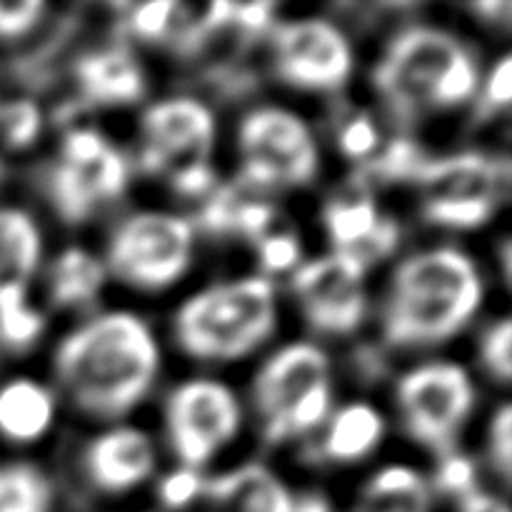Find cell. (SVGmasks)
<instances>
[{
    "label": "cell",
    "mask_w": 512,
    "mask_h": 512,
    "mask_svg": "<svg viewBox=\"0 0 512 512\" xmlns=\"http://www.w3.org/2000/svg\"><path fill=\"white\" fill-rule=\"evenodd\" d=\"M195 260V225L170 210H135L113 228L105 270L143 293L168 290Z\"/></svg>",
    "instance_id": "obj_10"
},
{
    "label": "cell",
    "mask_w": 512,
    "mask_h": 512,
    "mask_svg": "<svg viewBox=\"0 0 512 512\" xmlns=\"http://www.w3.org/2000/svg\"><path fill=\"white\" fill-rule=\"evenodd\" d=\"M458 512H510V508L503 498L478 488L475 493L458 500Z\"/></svg>",
    "instance_id": "obj_38"
},
{
    "label": "cell",
    "mask_w": 512,
    "mask_h": 512,
    "mask_svg": "<svg viewBox=\"0 0 512 512\" xmlns=\"http://www.w3.org/2000/svg\"><path fill=\"white\" fill-rule=\"evenodd\" d=\"M0 180H3V165H0Z\"/></svg>",
    "instance_id": "obj_42"
},
{
    "label": "cell",
    "mask_w": 512,
    "mask_h": 512,
    "mask_svg": "<svg viewBox=\"0 0 512 512\" xmlns=\"http://www.w3.org/2000/svg\"><path fill=\"white\" fill-rule=\"evenodd\" d=\"M512 323L510 318H498L480 338V363L485 373L500 385H508L512 378Z\"/></svg>",
    "instance_id": "obj_34"
},
{
    "label": "cell",
    "mask_w": 512,
    "mask_h": 512,
    "mask_svg": "<svg viewBox=\"0 0 512 512\" xmlns=\"http://www.w3.org/2000/svg\"><path fill=\"white\" fill-rule=\"evenodd\" d=\"M293 512H333L330 508L328 500L323 495H295V503H293Z\"/></svg>",
    "instance_id": "obj_40"
},
{
    "label": "cell",
    "mask_w": 512,
    "mask_h": 512,
    "mask_svg": "<svg viewBox=\"0 0 512 512\" xmlns=\"http://www.w3.org/2000/svg\"><path fill=\"white\" fill-rule=\"evenodd\" d=\"M485 303V278L473 255L455 245H433L398 263L380 313L383 343L423 350L463 333Z\"/></svg>",
    "instance_id": "obj_2"
},
{
    "label": "cell",
    "mask_w": 512,
    "mask_h": 512,
    "mask_svg": "<svg viewBox=\"0 0 512 512\" xmlns=\"http://www.w3.org/2000/svg\"><path fill=\"white\" fill-rule=\"evenodd\" d=\"M273 73L300 93L333 95L350 83L355 70V48L335 20L308 18L278 20L270 30Z\"/></svg>",
    "instance_id": "obj_13"
},
{
    "label": "cell",
    "mask_w": 512,
    "mask_h": 512,
    "mask_svg": "<svg viewBox=\"0 0 512 512\" xmlns=\"http://www.w3.org/2000/svg\"><path fill=\"white\" fill-rule=\"evenodd\" d=\"M118 25L123 35L145 45L195 55L203 48L200 10L180 0H150V3L118 5Z\"/></svg>",
    "instance_id": "obj_18"
},
{
    "label": "cell",
    "mask_w": 512,
    "mask_h": 512,
    "mask_svg": "<svg viewBox=\"0 0 512 512\" xmlns=\"http://www.w3.org/2000/svg\"><path fill=\"white\" fill-rule=\"evenodd\" d=\"M415 185L425 223L470 233L488 225L508 198L510 160L485 150L430 155Z\"/></svg>",
    "instance_id": "obj_8"
},
{
    "label": "cell",
    "mask_w": 512,
    "mask_h": 512,
    "mask_svg": "<svg viewBox=\"0 0 512 512\" xmlns=\"http://www.w3.org/2000/svg\"><path fill=\"white\" fill-rule=\"evenodd\" d=\"M483 73L468 40L445 25L410 23L385 43L370 73L375 98L400 128L473 103Z\"/></svg>",
    "instance_id": "obj_3"
},
{
    "label": "cell",
    "mask_w": 512,
    "mask_h": 512,
    "mask_svg": "<svg viewBox=\"0 0 512 512\" xmlns=\"http://www.w3.org/2000/svg\"><path fill=\"white\" fill-rule=\"evenodd\" d=\"M70 75L75 103L85 108H128L148 93L143 63L125 40H110L75 55Z\"/></svg>",
    "instance_id": "obj_16"
},
{
    "label": "cell",
    "mask_w": 512,
    "mask_h": 512,
    "mask_svg": "<svg viewBox=\"0 0 512 512\" xmlns=\"http://www.w3.org/2000/svg\"><path fill=\"white\" fill-rule=\"evenodd\" d=\"M278 323L280 305L273 280L240 275L188 295L173 315V338L190 358L235 363L263 348Z\"/></svg>",
    "instance_id": "obj_4"
},
{
    "label": "cell",
    "mask_w": 512,
    "mask_h": 512,
    "mask_svg": "<svg viewBox=\"0 0 512 512\" xmlns=\"http://www.w3.org/2000/svg\"><path fill=\"white\" fill-rule=\"evenodd\" d=\"M488 460L500 483L508 485L512 475V410L510 403H500L488 423Z\"/></svg>",
    "instance_id": "obj_35"
},
{
    "label": "cell",
    "mask_w": 512,
    "mask_h": 512,
    "mask_svg": "<svg viewBox=\"0 0 512 512\" xmlns=\"http://www.w3.org/2000/svg\"><path fill=\"white\" fill-rule=\"evenodd\" d=\"M108 283L103 260L90 250L70 245L53 258L48 273V298L60 310L90 308Z\"/></svg>",
    "instance_id": "obj_24"
},
{
    "label": "cell",
    "mask_w": 512,
    "mask_h": 512,
    "mask_svg": "<svg viewBox=\"0 0 512 512\" xmlns=\"http://www.w3.org/2000/svg\"><path fill=\"white\" fill-rule=\"evenodd\" d=\"M43 230L33 213L0 208V290L25 288L43 263Z\"/></svg>",
    "instance_id": "obj_23"
},
{
    "label": "cell",
    "mask_w": 512,
    "mask_h": 512,
    "mask_svg": "<svg viewBox=\"0 0 512 512\" xmlns=\"http://www.w3.org/2000/svg\"><path fill=\"white\" fill-rule=\"evenodd\" d=\"M430 488L438 493L450 495V498H465V495L478 490V465L470 455L460 453L458 448L450 453L440 455L438 465H435L433 478L428 480Z\"/></svg>",
    "instance_id": "obj_33"
},
{
    "label": "cell",
    "mask_w": 512,
    "mask_h": 512,
    "mask_svg": "<svg viewBox=\"0 0 512 512\" xmlns=\"http://www.w3.org/2000/svg\"><path fill=\"white\" fill-rule=\"evenodd\" d=\"M45 115L38 100L13 98L0 103V145L10 153L33 148L43 135Z\"/></svg>",
    "instance_id": "obj_29"
},
{
    "label": "cell",
    "mask_w": 512,
    "mask_h": 512,
    "mask_svg": "<svg viewBox=\"0 0 512 512\" xmlns=\"http://www.w3.org/2000/svg\"><path fill=\"white\" fill-rule=\"evenodd\" d=\"M253 245L263 275L270 280H273V275L293 273L303 263V245H300L298 235L290 233V230L273 228L263 238L255 240Z\"/></svg>",
    "instance_id": "obj_32"
},
{
    "label": "cell",
    "mask_w": 512,
    "mask_h": 512,
    "mask_svg": "<svg viewBox=\"0 0 512 512\" xmlns=\"http://www.w3.org/2000/svg\"><path fill=\"white\" fill-rule=\"evenodd\" d=\"M45 330V315L30 305L25 288L0 290V345L10 353L30 350Z\"/></svg>",
    "instance_id": "obj_28"
},
{
    "label": "cell",
    "mask_w": 512,
    "mask_h": 512,
    "mask_svg": "<svg viewBox=\"0 0 512 512\" xmlns=\"http://www.w3.org/2000/svg\"><path fill=\"white\" fill-rule=\"evenodd\" d=\"M58 398L35 378H10L0 385V438L13 445H35L53 430Z\"/></svg>",
    "instance_id": "obj_22"
},
{
    "label": "cell",
    "mask_w": 512,
    "mask_h": 512,
    "mask_svg": "<svg viewBox=\"0 0 512 512\" xmlns=\"http://www.w3.org/2000/svg\"><path fill=\"white\" fill-rule=\"evenodd\" d=\"M430 153L423 148V143L413 138V135H395V138L383 140L378 153L373 155L370 163L358 168L355 180L363 185L368 183H383V185H400L410 183L415 185L420 170L428 163Z\"/></svg>",
    "instance_id": "obj_26"
},
{
    "label": "cell",
    "mask_w": 512,
    "mask_h": 512,
    "mask_svg": "<svg viewBox=\"0 0 512 512\" xmlns=\"http://www.w3.org/2000/svg\"><path fill=\"white\" fill-rule=\"evenodd\" d=\"M158 453L145 430L135 425H115L90 438L85 445L80 468L85 480L105 495H120L140 488L153 478Z\"/></svg>",
    "instance_id": "obj_17"
},
{
    "label": "cell",
    "mask_w": 512,
    "mask_h": 512,
    "mask_svg": "<svg viewBox=\"0 0 512 512\" xmlns=\"http://www.w3.org/2000/svg\"><path fill=\"white\" fill-rule=\"evenodd\" d=\"M383 133H380L378 123L373 115L363 113V110H350L348 115L338 120L335 125V145H338L340 155L358 168L373 160L383 145Z\"/></svg>",
    "instance_id": "obj_30"
},
{
    "label": "cell",
    "mask_w": 512,
    "mask_h": 512,
    "mask_svg": "<svg viewBox=\"0 0 512 512\" xmlns=\"http://www.w3.org/2000/svg\"><path fill=\"white\" fill-rule=\"evenodd\" d=\"M203 498L223 512H293L295 495L270 468L245 463L205 478Z\"/></svg>",
    "instance_id": "obj_20"
},
{
    "label": "cell",
    "mask_w": 512,
    "mask_h": 512,
    "mask_svg": "<svg viewBox=\"0 0 512 512\" xmlns=\"http://www.w3.org/2000/svg\"><path fill=\"white\" fill-rule=\"evenodd\" d=\"M333 368L318 343H288L265 358L253 380V405L268 445L315 433L333 413Z\"/></svg>",
    "instance_id": "obj_6"
},
{
    "label": "cell",
    "mask_w": 512,
    "mask_h": 512,
    "mask_svg": "<svg viewBox=\"0 0 512 512\" xmlns=\"http://www.w3.org/2000/svg\"><path fill=\"white\" fill-rule=\"evenodd\" d=\"M198 225L213 238H240L255 243L278 228V210L265 198H258L253 188L233 180L218 183L200 200Z\"/></svg>",
    "instance_id": "obj_19"
},
{
    "label": "cell",
    "mask_w": 512,
    "mask_h": 512,
    "mask_svg": "<svg viewBox=\"0 0 512 512\" xmlns=\"http://www.w3.org/2000/svg\"><path fill=\"white\" fill-rule=\"evenodd\" d=\"M365 275L368 268L360 260L335 250L303 260L290 275V288L305 323L330 338L358 333L370 310Z\"/></svg>",
    "instance_id": "obj_14"
},
{
    "label": "cell",
    "mask_w": 512,
    "mask_h": 512,
    "mask_svg": "<svg viewBox=\"0 0 512 512\" xmlns=\"http://www.w3.org/2000/svg\"><path fill=\"white\" fill-rule=\"evenodd\" d=\"M323 230L335 253L353 255L370 270L378 260L400 248L403 228L393 215L383 213L363 183L355 180V193L335 195L323 208Z\"/></svg>",
    "instance_id": "obj_15"
},
{
    "label": "cell",
    "mask_w": 512,
    "mask_h": 512,
    "mask_svg": "<svg viewBox=\"0 0 512 512\" xmlns=\"http://www.w3.org/2000/svg\"><path fill=\"white\" fill-rule=\"evenodd\" d=\"M320 430V458L333 465H353L370 458L383 445L388 420L373 403L355 400L333 410Z\"/></svg>",
    "instance_id": "obj_21"
},
{
    "label": "cell",
    "mask_w": 512,
    "mask_h": 512,
    "mask_svg": "<svg viewBox=\"0 0 512 512\" xmlns=\"http://www.w3.org/2000/svg\"><path fill=\"white\" fill-rule=\"evenodd\" d=\"M478 390L468 370L453 360H428L405 370L395 385V405L405 433L428 453H450L473 415Z\"/></svg>",
    "instance_id": "obj_11"
},
{
    "label": "cell",
    "mask_w": 512,
    "mask_h": 512,
    "mask_svg": "<svg viewBox=\"0 0 512 512\" xmlns=\"http://www.w3.org/2000/svg\"><path fill=\"white\" fill-rule=\"evenodd\" d=\"M48 5L40 0H0V43L25 38L43 23Z\"/></svg>",
    "instance_id": "obj_36"
},
{
    "label": "cell",
    "mask_w": 512,
    "mask_h": 512,
    "mask_svg": "<svg viewBox=\"0 0 512 512\" xmlns=\"http://www.w3.org/2000/svg\"><path fill=\"white\" fill-rule=\"evenodd\" d=\"M130 160L95 125H73L43 178L45 195L65 225H83L118 203L130 185Z\"/></svg>",
    "instance_id": "obj_7"
},
{
    "label": "cell",
    "mask_w": 512,
    "mask_h": 512,
    "mask_svg": "<svg viewBox=\"0 0 512 512\" xmlns=\"http://www.w3.org/2000/svg\"><path fill=\"white\" fill-rule=\"evenodd\" d=\"M240 183L253 190H298L323 168L308 120L283 105H258L238 123Z\"/></svg>",
    "instance_id": "obj_9"
},
{
    "label": "cell",
    "mask_w": 512,
    "mask_h": 512,
    "mask_svg": "<svg viewBox=\"0 0 512 512\" xmlns=\"http://www.w3.org/2000/svg\"><path fill=\"white\" fill-rule=\"evenodd\" d=\"M215 143L218 120L205 100L193 95L160 98L140 115L138 168L163 180L180 198L203 200L218 185Z\"/></svg>",
    "instance_id": "obj_5"
},
{
    "label": "cell",
    "mask_w": 512,
    "mask_h": 512,
    "mask_svg": "<svg viewBox=\"0 0 512 512\" xmlns=\"http://www.w3.org/2000/svg\"><path fill=\"white\" fill-rule=\"evenodd\" d=\"M53 485L50 478L30 463L0 468V512H50Z\"/></svg>",
    "instance_id": "obj_27"
},
{
    "label": "cell",
    "mask_w": 512,
    "mask_h": 512,
    "mask_svg": "<svg viewBox=\"0 0 512 512\" xmlns=\"http://www.w3.org/2000/svg\"><path fill=\"white\" fill-rule=\"evenodd\" d=\"M163 353L153 328L133 310H105L60 338L53 370L83 415L123 420L155 388Z\"/></svg>",
    "instance_id": "obj_1"
},
{
    "label": "cell",
    "mask_w": 512,
    "mask_h": 512,
    "mask_svg": "<svg viewBox=\"0 0 512 512\" xmlns=\"http://www.w3.org/2000/svg\"><path fill=\"white\" fill-rule=\"evenodd\" d=\"M468 10L478 15V20L488 25H508L512 15V5L508 0H483V3H470Z\"/></svg>",
    "instance_id": "obj_39"
},
{
    "label": "cell",
    "mask_w": 512,
    "mask_h": 512,
    "mask_svg": "<svg viewBox=\"0 0 512 512\" xmlns=\"http://www.w3.org/2000/svg\"><path fill=\"white\" fill-rule=\"evenodd\" d=\"M510 260H512V253H510V238H503L500 240V268H503V283H510Z\"/></svg>",
    "instance_id": "obj_41"
},
{
    "label": "cell",
    "mask_w": 512,
    "mask_h": 512,
    "mask_svg": "<svg viewBox=\"0 0 512 512\" xmlns=\"http://www.w3.org/2000/svg\"><path fill=\"white\" fill-rule=\"evenodd\" d=\"M163 423L178 463L203 473L205 465L238 438L243 405L230 385L215 378H190L168 393Z\"/></svg>",
    "instance_id": "obj_12"
},
{
    "label": "cell",
    "mask_w": 512,
    "mask_h": 512,
    "mask_svg": "<svg viewBox=\"0 0 512 512\" xmlns=\"http://www.w3.org/2000/svg\"><path fill=\"white\" fill-rule=\"evenodd\" d=\"M512 103V55L503 53L495 60L493 68L480 78L478 93H475V118L480 123L495 120L498 115L508 113Z\"/></svg>",
    "instance_id": "obj_31"
},
{
    "label": "cell",
    "mask_w": 512,
    "mask_h": 512,
    "mask_svg": "<svg viewBox=\"0 0 512 512\" xmlns=\"http://www.w3.org/2000/svg\"><path fill=\"white\" fill-rule=\"evenodd\" d=\"M358 512H433V488L418 468L385 465L365 483Z\"/></svg>",
    "instance_id": "obj_25"
},
{
    "label": "cell",
    "mask_w": 512,
    "mask_h": 512,
    "mask_svg": "<svg viewBox=\"0 0 512 512\" xmlns=\"http://www.w3.org/2000/svg\"><path fill=\"white\" fill-rule=\"evenodd\" d=\"M205 475L200 470H190L178 465L173 473L163 475L158 483V500L168 510H183L198 498H203Z\"/></svg>",
    "instance_id": "obj_37"
}]
</instances>
